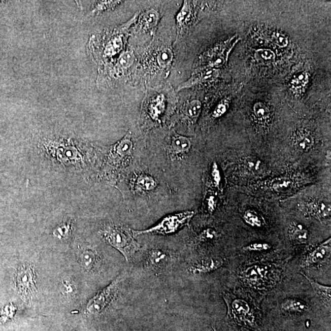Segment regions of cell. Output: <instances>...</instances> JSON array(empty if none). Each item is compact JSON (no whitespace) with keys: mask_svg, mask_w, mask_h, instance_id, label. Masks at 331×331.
Listing matches in <instances>:
<instances>
[{"mask_svg":"<svg viewBox=\"0 0 331 331\" xmlns=\"http://www.w3.org/2000/svg\"><path fill=\"white\" fill-rule=\"evenodd\" d=\"M138 14L129 22L113 30L107 31L97 37H91L89 43L90 52L100 64L107 63L109 59L119 54L125 45V34L134 22Z\"/></svg>","mask_w":331,"mask_h":331,"instance_id":"6da1fadb","label":"cell"},{"mask_svg":"<svg viewBox=\"0 0 331 331\" xmlns=\"http://www.w3.org/2000/svg\"><path fill=\"white\" fill-rule=\"evenodd\" d=\"M102 235L109 244L122 253L126 261H129L140 248L133 230L125 227L109 225L102 230Z\"/></svg>","mask_w":331,"mask_h":331,"instance_id":"7a4b0ae2","label":"cell"},{"mask_svg":"<svg viewBox=\"0 0 331 331\" xmlns=\"http://www.w3.org/2000/svg\"><path fill=\"white\" fill-rule=\"evenodd\" d=\"M240 38L235 36L209 49L200 57L203 70L214 69L226 63L230 51Z\"/></svg>","mask_w":331,"mask_h":331,"instance_id":"3957f363","label":"cell"},{"mask_svg":"<svg viewBox=\"0 0 331 331\" xmlns=\"http://www.w3.org/2000/svg\"><path fill=\"white\" fill-rule=\"evenodd\" d=\"M194 214L193 211H186L178 214L168 215L159 221L156 225L147 230H133L134 235L156 233L168 235L175 233L177 230L188 223Z\"/></svg>","mask_w":331,"mask_h":331,"instance_id":"277c9868","label":"cell"},{"mask_svg":"<svg viewBox=\"0 0 331 331\" xmlns=\"http://www.w3.org/2000/svg\"><path fill=\"white\" fill-rule=\"evenodd\" d=\"M16 287L17 291L25 302H29L37 292L36 273L30 264L21 266L17 272Z\"/></svg>","mask_w":331,"mask_h":331,"instance_id":"5b68a950","label":"cell"},{"mask_svg":"<svg viewBox=\"0 0 331 331\" xmlns=\"http://www.w3.org/2000/svg\"><path fill=\"white\" fill-rule=\"evenodd\" d=\"M120 281V278H117L106 288L97 292L93 298H91L87 304V311L93 313V314L102 312L111 303L117 291Z\"/></svg>","mask_w":331,"mask_h":331,"instance_id":"8992f818","label":"cell"},{"mask_svg":"<svg viewBox=\"0 0 331 331\" xmlns=\"http://www.w3.org/2000/svg\"><path fill=\"white\" fill-rule=\"evenodd\" d=\"M330 242L331 239L329 238L310 252L301 263V267L308 268L323 261L324 259L330 255Z\"/></svg>","mask_w":331,"mask_h":331,"instance_id":"52a82bcc","label":"cell"},{"mask_svg":"<svg viewBox=\"0 0 331 331\" xmlns=\"http://www.w3.org/2000/svg\"><path fill=\"white\" fill-rule=\"evenodd\" d=\"M218 76H219L218 70L215 69H205L202 72L195 74L187 82L180 85L178 90L193 87L195 85L202 84L204 82L214 81V80L218 78Z\"/></svg>","mask_w":331,"mask_h":331,"instance_id":"ba28073f","label":"cell"},{"mask_svg":"<svg viewBox=\"0 0 331 331\" xmlns=\"http://www.w3.org/2000/svg\"><path fill=\"white\" fill-rule=\"evenodd\" d=\"M223 264V259L220 258H206L192 266L190 271L194 274L211 273L222 267Z\"/></svg>","mask_w":331,"mask_h":331,"instance_id":"9c48e42d","label":"cell"},{"mask_svg":"<svg viewBox=\"0 0 331 331\" xmlns=\"http://www.w3.org/2000/svg\"><path fill=\"white\" fill-rule=\"evenodd\" d=\"M170 261V256L161 250L153 249L148 253V264L153 271H163L168 267Z\"/></svg>","mask_w":331,"mask_h":331,"instance_id":"30bf717a","label":"cell"},{"mask_svg":"<svg viewBox=\"0 0 331 331\" xmlns=\"http://www.w3.org/2000/svg\"><path fill=\"white\" fill-rule=\"evenodd\" d=\"M78 260L82 267L87 271H95L100 267V256L95 251L92 249L82 250L79 253Z\"/></svg>","mask_w":331,"mask_h":331,"instance_id":"8fae6325","label":"cell"},{"mask_svg":"<svg viewBox=\"0 0 331 331\" xmlns=\"http://www.w3.org/2000/svg\"><path fill=\"white\" fill-rule=\"evenodd\" d=\"M191 142L190 138L174 133L171 137L170 149L171 153L175 155H182L190 151Z\"/></svg>","mask_w":331,"mask_h":331,"instance_id":"7c38bea8","label":"cell"},{"mask_svg":"<svg viewBox=\"0 0 331 331\" xmlns=\"http://www.w3.org/2000/svg\"><path fill=\"white\" fill-rule=\"evenodd\" d=\"M162 93H154L151 100L148 103V114L153 120H158L164 113L165 108V97Z\"/></svg>","mask_w":331,"mask_h":331,"instance_id":"4fadbf2b","label":"cell"},{"mask_svg":"<svg viewBox=\"0 0 331 331\" xmlns=\"http://www.w3.org/2000/svg\"><path fill=\"white\" fill-rule=\"evenodd\" d=\"M268 271L258 265L248 267L243 272L242 277L250 285L256 286L261 283L267 277Z\"/></svg>","mask_w":331,"mask_h":331,"instance_id":"5bb4252c","label":"cell"},{"mask_svg":"<svg viewBox=\"0 0 331 331\" xmlns=\"http://www.w3.org/2000/svg\"><path fill=\"white\" fill-rule=\"evenodd\" d=\"M301 274H302L307 280H308V282L310 283V285H311L312 287L313 288V291H315L316 294L318 295V297L320 298L322 302H323L326 307L330 308L331 304L330 286H327L320 284V283L316 282V281L313 280L311 278L307 276L305 274L303 273V272H301Z\"/></svg>","mask_w":331,"mask_h":331,"instance_id":"9a60e30c","label":"cell"},{"mask_svg":"<svg viewBox=\"0 0 331 331\" xmlns=\"http://www.w3.org/2000/svg\"><path fill=\"white\" fill-rule=\"evenodd\" d=\"M159 19V14L153 9H150L144 12L140 19L141 27L145 30L152 31L157 25Z\"/></svg>","mask_w":331,"mask_h":331,"instance_id":"2e32d148","label":"cell"},{"mask_svg":"<svg viewBox=\"0 0 331 331\" xmlns=\"http://www.w3.org/2000/svg\"><path fill=\"white\" fill-rule=\"evenodd\" d=\"M135 55L131 51L123 52L119 58L117 59L116 63L113 69L112 74L114 75L119 76L122 74L134 64Z\"/></svg>","mask_w":331,"mask_h":331,"instance_id":"e0dca14e","label":"cell"},{"mask_svg":"<svg viewBox=\"0 0 331 331\" xmlns=\"http://www.w3.org/2000/svg\"><path fill=\"white\" fill-rule=\"evenodd\" d=\"M314 139L309 131L300 130L295 134L294 143L298 149L303 152L309 151L314 145Z\"/></svg>","mask_w":331,"mask_h":331,"instance_id":"ac0fdd59","label":"cell"},{"mask_svg":"<svg viewBox=\"0 0 331 331\" xmlns=\"http://www.w3.org/2000/svg\"><path fill=\"white\" fill-rule=\"evenodd\" d=\"M233 315L239 321H245L250 316V307L248 304L243 300L236 299L231 304Z\"/></svg>","mask_w":331,"mask_h":331,"instance_id":"d6986e66","label":"cell"},{"mask_svg":"<svg viewBox=\"0 0 331 331\" xmlns=\"http://www.w3.org/2000/svg\"><path fill=\"white\" fill-rule=\"evenodd\" d=\"M133 150V142L131 135H126L122 140L118 142L114 147V153L120 158H126L131 154Z\"/></svg>","mask_w":331,"mask_h":331,"instance_id":"ffe728a7","label":"cell"},{"mask_svg":"<svg viewBox=\"0 0 331 331\" xmlns=\"http://www.w3.org/2000/svg\"><path fill=\"white\" fill-rule=\"evenodd\" d=\"M156 183L152 177L147 174H141L135 181V187L138 191H150L156 187Z\"/></svg>","mask_w":331,"mask_h":331,"instance_id":"44dd1931","label":"cell"},{"mask_svg":"<svg viewBox=\"0 0 331 331\" xmlns=\"http://www.w3.org/2000/svg\"><path fill=\"white\" fill-rule=\"evenodd\" d=\"M202 103L197 100L187 102L184 108V114L187 119L192 122H195L199 117L202 112Z\"/></svg>","mask_w":331,"mask_h":331,"instance_id":"7402d4cb","label":"cell"},{"mask_svg":"<svg viewBox=\"0 0 331 331\" xmlns=\"http://www.w3.org/2000/svg\"><path fill=\"white\" fill-rule=\"evenodd\" d=\"M289 235L292 241L304 243L309 238V232L302 224L293 223L290 226Z\"/></svg>","mask_w":331,"mask_h":331,"instance_id":"603a6c76","label":"cell"},{"mask_svg":"<svg viewBox=\"0 0 331 331\" xmlns=\"http://www.w3.org/2000/svg\"><path fill=\"white\" fill-rule=\"evenodd\" d=\"M282 308L288 312H303L307 309L306 303L297 299H287L282 303Z\"/></svg>","mask_w":331,"mask_h":331,"instance_id":"cb8c5ba5","label":"cell"},{"mask_svg":"<svg viewBox=\"0 0 331 331\" xmlns=\"http://www.w3.org/2000/svg\"><path fill=\"white\" fill-rule=\"evenodd\" d=\"M309 82V75L308 73L302 72L297 73L291 82V88L295 92L301 93L305 89Z\"/></svg>","mask_w":331,"mask_h":331,"instance_id":"d4e9b609","label":"cell"},{"mask_svg":"<svg viewBox=\"0 0 331 331\" xmlns=\"http://www.w3.org/2000/svg\"><path fill=\"white\" fill-rule=\"evenodd\" d=\"M191 6L188 2H184V5L177 16V26L180 29L184 28L187 25L188 22L191 19L192 12Z\"/></svg>","mask_w":331,"mask_h":331,"instance_id":"484cf974","label":"cell"},{"mask_svg":"<svg viewBox=\"0 0 331 331\" xmlns=\"http://www.w3.org/2000/svg\"><path fill=\"white\" fill-rule=\"evenodd\" d=\"M310 211L319 218H326L330 214V206L324 203L310 204Z\"/></svg>","mask_w":331,"mask_h":331,"instance_id":"4316f807","label":"cell"},{"mask_svg":"<svg viewBox=\"0 0 331 331\" xmlns=\"http://www.w3.org/2000/svg\"><path fill=\"white\" fill-rule=\"evenodd\" d=\"M122 2L120 1H98L94 2L91 13L92 14H98L103 12L111 10L117 7Z\"/></svg>","mask_w":331,"mask_h":331,"instance_id":"83f0119b","label":"cell"},{"mask_svg":"<svg viewBox=\"0 0 331 331\" xmlns=\"http://www.w3.org/2000/svg\"><path fill=\"white\" fill-rule=\"evenodd\" d=\"M61 294L66 297L72 298L77 293V287L73 281L69 277L62 279L60 283Z\"/></svg>","mask_w":331,"mask_h":331,"instance_id":"f1b7e54d","label":"cell"},{"mask_svg":"<svg viewBox=\"0 0 331 331\" xmlns=\"http://www.w3.org/2000/svg\"><path fill=\"white\" fill-rule=\"evenodd\" d=\"M255 58L258 63L268 64L275 60L276 54L270 49H261L256 51Z\"/></svg>","mask_w":331,"mask_h":331,"instance_id":"f546056e","label":"cell"},{"mask_svg":"<svg viewBox=\"0 0 331 331\" xmlns=\"http://www.w3.org/2000/svg\"><path fill=\"white\" fill-rule=\"evenodd\" d=\"M253 112L259 120L265 121L270 119L271 112L267 105L262 102H257L253 106Z\"/></svg>","mask_w":331,"mask_h":331,"instance_id":"4dcf8cb0","label":"cell"},{"mask_svg":"<svg viewBox=\"0 0 331 331\" xmlns=\"http://www.w3.org/2000/svg\"><path fill=\"white\" fill-rule=\"evenodd\" d=\"M243 218L245 222L251 226L259 227L262 226V220L259 215L252 210H247L244 214Z\"/></svg>","mask_w":331,"mask_h":331,"instance_id":"1f68e13d","label":"cell"},{"mask_svg":"<svg viewBox=\"0 0 331 331\" xmlns=\"http://www.w3.org/2000/svg\"><path fill=\"white\" fill-rule=\"evenodd\" d=\"M172 59L173 55L171 50L164 49L159 52L158 55V64L162 69H165L170 66Z\"/></svg>","mask_w":331,"mask_h":331,"instance_id":"d6a6232c","label":"cell"},{"mask_svg":"<svg viewBox=\"0 0 331 331\" xmlns=\"http://www.w3.org/2000/svg\"><path fill=\"white\" fill-rule=\"evenodd\" d=\"M71 224L64 223L61 224L54 230V235L58 239H67L69 237L72 232Z\"/></svg>","mask_w":331,"mask_h":331,"instance_id":"836d02e7","label":"cell"},{"mask_svg":"<svg viewBox=\"0 0 331 331\" xmlns=\"http://www.w3.org/2000/svg\"><path fill=\"white\" fill-rule=\"evenodd\" d=\"M271 40L280 47H285L288 46L289 43L288 38L279 32H273L271 35Z\"/></svg>","mask_w":331,"mask_h":331,"instance_id":"e575fe53","label":"cell"},{"mask_svg":"<svg viewBox=\"0 0 331 331\" xmlns=\"http://www.w3.org/2000/svg\"><path fill=\"white\" fill-rule=\"evenodd\" d=\"M271 248L272 245L270 244L257 242L247 245L244 248V250L249 252H263V251L270 250Z\"/></svg>","mask_w":331,"mask_h":331,"instance_id":"d590c367","label":"cell"},{"mask_svg":"<svg viewBox=\"0 0 331 331\" xmlns=\"http://www.w3.org/2000/svg\"><path fill=\"white\" fill-rule=\"evenodd\" d=\"M291 182L286 178L276 180L273 184V187L277 191H285L291 187Z\"/></svg>","mask_w":331,"mask_h":331,"instance_id":"8d00e7d4","label":"cell"},{"mask_svg":"<svg viewBox=\"0 0 331 331\" xmlns=\"http://www.w3.org/2000/svg\"><path fill=\"white\" fill-rule=\"evenodd\" d=\"M218 237V233L216 230L212 228H208L203 230L201 233L199 238L202 241H211Z\"/></svg>","mask_w":331,"mask_h":331,"instance_id":"74e56055","label":"cell"},{"mask_svg":"<svg viewBox=\"0 0 331 331\" xmlns=\"http://www.w3.org/2000/svg\"><path fill=\"white\" fill-rule=\"evenodd\" d=\"M229 103L227 101H223L219 103L215 108L214 112H213V117L214 118H218L223 115L227 111L228 108Z\"/></svg>","mask_w":331,"mask_h":331,"instance_id":"f35d334b","label":"cell"},{"mask_svg":"<svg viewBox=\"0 0 331 331\" xmlns=\"http://www.w3.org/2000/svg\"><path fill=\"white\" fill-rule=\"evenodd\" d=\"M212 177L215 185L217 187H219L221 177L219 168H218V165L215 162H214V164L212 165Z\"/></svg>","mask_w":331,"mask_h":331,"instance_id":"ab89813d","label":"cell"},{"mask_svg":"<svg viewBox=\"0 0 331 331\" xmlns=\"http://www.w3.org/2000/svg\"><path fill=\"white\" fill-rule=\"evenodd\" d=\"M248 167L250 168V170H254L253 171H259L258 170L261 169V167L259 165H261V162L258 161L253 160H248L247 161Z\"/></svg>","mask_w":331,"mask_h":331,"instance_id":"60d3db41","label":"cell"},{"mask_svg":"<svg viewBox=\"0 0 331 331\" xmlns=\"http://www.w3.org/2000/svg\"><path fill=\"white\" fill-rule=\"evenodd\" d=\"M217 202L215 201V197L211 196L208 200V210L210 212L214 211L215 208H216Z\"/></svg>","mask_w":331,"mask_h":331,"instance_id":"b9f144b4","label":"cell"}]
</instances>
